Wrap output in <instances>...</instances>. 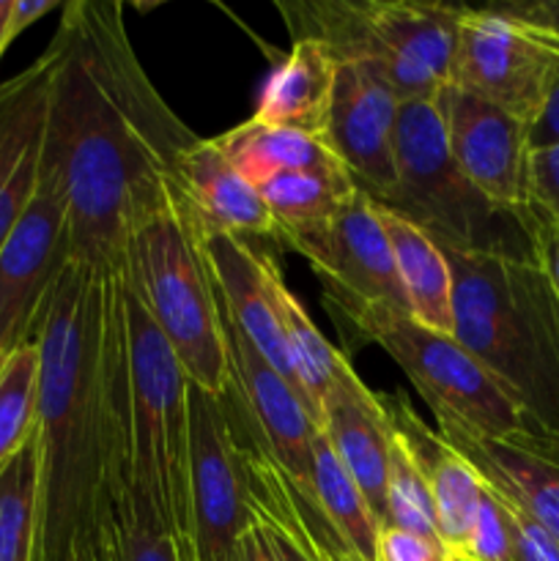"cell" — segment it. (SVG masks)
<instances>
[{
    "mask_svg": "<svg viewBox=\"0 0 559 561\" xmlns=\"http://www.w3.org/2000/svg\"><path fill=\"white\" fill-rule=\"evenodd\" d=\"M499 502H502L504 520H507L513 561H559V542L540 524H535L529 515L504 502L502 496Z\"/></svg>",
    "mask_w": 559,
    "mask_h": 561,
    "instance_id": "33",
    "label": "cell"
},
{
    "mask_svg": "<svg viewBox=\"0 0 559 561\" xmlns=\"http://www.w3.org/2000/svg\"><path fill=\"white\" fill-rule=\"evenodd\" d=\"M55 9H64V5H60L58 0H11V11L3 31V49H9L11 42H14L25 27H31L33 22H38L42 16H47L49 11Z\"/></svg>",
    "mask_w": 559,
    "mask_h": 561,
    "instance_id": "36",
    "label": "cell"
},
{
    "mask_svg": "<svg viewBox=\"0 0 559 561\" xmlns=\"http://www.w3.org/2000/svg\"><path fill=\"white\" fill-rule=\"evenodd\" d=\"M121 274L170 343L192 387L225 398L233 373L223 301L201 233L179 197L135 230Z\"/></svg>",
    "mask_w": 559,
    "mask_h": 561,
    "instance_id": "4",
    "label": "cell"
},
{
    "mask_svg": "<svg viewBox=\"0 0 559 561\" xmlns=\"http://www.w3.org/2000/svg\"><path fill=\"white\" fill-rule=\"evenodd\" d=\"M175 197L186 208L203 241L212 236L247 239V236L274 233L272 214H269L261 190H255L230 164L214 137L212 140L201 137L184 153Z\"/></svg>",
    "mask_w": 559,
    "mask_h": 561,
    "instance_id": "20",
    "label": "cell"
},
{
    "mask_svg": "<svg viewBox=\"0 0 559 561\" xmlns=\"http://www.w3.org/2000/svg\"><path fill=\"white\" fill-rule=\"evenodd\" d=\"M290 38H316L343 60L381 66L400 102H433L453 88L460 5L433 0L280 3Z\"/></svg>",
    "mask_w": 559,
    "mask_h": 561,
    "instance_id": "5",
    "label": "cell"
},
{
    "mask_svg": "<svg viewBox=\"0 0 559 561\" xmlns=\"http://www.w3.org/2000/svg\"><path fill=\"white\" fill-rule=\"evenodd\" d=\"M559 80V36L510 3L460 5L453 88L532 124Z\"/></svg>",
    "mask_w": 559,
    "mask_h": 561,
    "instance_id": "10",
    "label": "cell"
},
{
    "mask_svg": "<svg viewBox=\"0 0 559 561\" xmlns=\"http://www.w3.org/2000/svg\"><path fill=\"white\" fill-rule=\"evenodd\" d=\"M310 499L316 502V507L321 510L327 524L338 531L340 540H343L356 557L365 561L376 559V542L381 524H378V518L373 515V510L367 507L365 496H362L360 488L354 485L349 471L343 469L338 455L332 453V447H329V442L323 438V433H318L316 444H312Z\"/></svg>",
    "mask_w": 559,
    "mask_h": 561,
    "instance_id": "27",
    "label": "cell"
},
{
    "mask_svg": "<svg viewBox=\"0 0 559 561\" xmlns=\"http://www.w3.org/2000/svg\"><path fill=\"white\" fill-rule=\"evenodd\" d=\"M455 561H513L502 502H499V496L488 485L475 526H471L469 537H466L464 548H460Z\"/></svg>",
    "mask_w": 559,
    "mask_h": 561,
    "instance_id": "32",
    "label": "cell"
},
{
    "mask_svg": "<svg viewBox=\"0 0 559 561\" xmlns=\"http://www.w3.org/2000/svg\"><path fill=\"white\" fill-rule=\"evenodd\" d=\"M261 195L272 214V239L285 244L294 236L334 222L360 190L343 168H318L277 175L261 186Z\"/></svg>",
    "mask_w": 559,
    "mask_h": 561,
    "instance_id": "26",
    "label": "cell"
},
{
    "mask_svg": "<svg viewBox=\"0 0 559 561\" xmlns=\"http://www.w3.org/2000/svg\"><path fill=\"white\" fill-rule=\"evenodd\" d=\"M532 208L543 219H559V146L532 151Z\"/></svg>",
    "mask_w": 559,
    "mask_h": 561,
    "instance_id": "35",
    "label": "cell"
},
{
    "mask_svg": "<svg viewBox=\"0 0 559 561\" xmlns=\"http://www.w3.org/2000/svg\"><path fill=\"white\" fill-rule=\"evenodd\" d=\"M389 416L409 438L417 460L422 466V474L427 480L433 510H436L438 537L458 559L471 526H475L477 513H480L482 496H486V482L477 474L475 466L455 453L438 433H433L414 411L409 409L406 398L387 400Z\"/></svg>",
    "mask_w": 559,
    "mask_h": 561,
    "instance_id": "21",
    "label": "cell"
},
{
    "mask_svg": "<svg viewBox=\"0 0 559 561\" xmlns=\"http://www.w3.org/2000/svg\"><path fill=\"white\" fill-rule=\"evenodd\" d=\"M233 561H277L272 540H269V535L261 526L255 524L247 535H241V540L236 542Z\"/></svg>",
    "mask_w": 559,
    "mask_h": 561,
    "instance_id": "40",
    "label": "cell"
},
{
    "mask_svg": "<svg viewBox=\"0 0 559 561\" xmlns=\"http://www.w3.org/2000/svg\"><path fill=\"white\" fill-rule=\"evenodd\" d=\"M261 529H263V526H261ZM263 531H266V529H263ZM266 535H269V540H272L274 557H277V561H307L299 551H296L294 546H288V542H285L283 537L272 535V531H266Z\"/></svg>",
    "mask_w": 559,
    "mask_h": 561,
    "instance_id": "42",
    "label": "cell"
},
{
    "mask_svg": "<svg viewBox=\"0 0 559 561\" xmlns=\"http://www.w3.org/2000/svg\"><path fill=\"white\" fill-rule=\"evenodd\" d=\"M53 71L55 58L47 47L0 85V247L38 190Z\"/></svg>",
    "mask_w": 559,
    "mask_h": 561,
    "instance_id": "16",
    "label": "cell"
},
{
    "mask_svg": "<svg viewBox=\"0 0 559 561\" xmlns=\"http://www.w3.org/2000/svg\"><path fill=\"white\" fill-rule=\"evenodd\" d=\"M373 561H455V557L442 540L381 526Z\"/></svg>",
    "mask_w": 559,
    "mask_h": 561,
    "instance_id": "34",
    "label": "cell"
},
{
    "mask_svg": "<svg viewBox=\"0 0 559 561\" xmlns=\"http://www.w3.org/2000/svg\"><path fill=\"white\" fill-rule=\"evenodd\" d=\"M395 195L384 208L460 252L537 257V219L488 203L455 164L442 99L403 102L395 129Z\"/></svg>",
    "mask_w": 559,
    "mask_h": 561,
    "instance_id": "7",
    "label": "cell"
},
{
    "mask_svg": "<svg viewBox=\"0 0 559 561\" xmlns=\"http://www.w3.org/2000/svg\"><path fill=\"white\" fill-rule=\"evenodd\" d=\"M192 546L184 561H233L236 542L255 526L239 444L223 398L190 387Z\"/></svg>",
    "mask_w": 559,
    "mask_h": 561,
    "instance_id": "12",
    "label": "cell"
},
{
    "mask_svg": "<svg viewBox=\"0 0 559 561\" xmlns=\"http://www.w3.org/2000/svg\"><path fill=\"white\" fill-rule=\"evenodd\" d=\"M444 442L475 466L497 496L529 515L559 542V444L540 436Z\"/></svg>",
    "mask_w": 559,
    "mask_h": 561,
    "instance_id": "18",
    "label": "cell"
},
{
    "mask_svg": "<svg viewBox=\"0 0 559 561\" xmlns=\"http://www.w3.org/2000/svg\"><path fill=\"white\" fill-rule=\"evenodd\" d=\"M33 561H80L132 480L124 279L71 266L38 327Z\"/></svg>",
    "mask_w": 559,
    "mask_h": 561,
    "instance_id": "2",
    "label": "cell"
},
{
    "mask_svg": "<svg viewBox=\"0 0 559 561\" xmlns=\"http://www.w3.org/2000/svg\"><path fill=\"white\" fill-rule=\"evenodd\" d=\"M9 11H11V0H0V58L5 55L3 31H5V20H9Z\"/></svg>",
    "mask_w": 559,
    "mask_h": 561,
    "instance_id": "43",
    "label": "cell"
},
{
    "mask_svg": "<svg viewBox=\"0 0 559 561\" xmlns=\"http://www.w3.org/2000/svg\"><path fill=\"white\" fill-rule=\"evenodd\" d=\"M38 447L36 436L0 471V561L36 557Z\"/></svg>",
    "mask_w": 559,
    "mask_h": 561,
    "instance_id": "28",
    "label": "cell"
},
{
    "mask_svg": "<svg viewBox=\"0 0 559 561\" xmlns=\"http://www.w3.org/2000/svg\"><path fill=\"white\" fill-rule=\"evenodd\" d=\"M367 343L378 345L409 376L436 416L438 436L480 442L540 436L513 398L453 334L431 332L411 318H389L373 329Z\"/></svg>",
    "mask_w": 559,
    "mask_h": 561,
    "instance_id": "8",
    "label": "cell"
},
{
    "mask_svg": "<svg viewBox=\"0 0 559 561\" xmlns=\"http://www.w3.org/2000/svg\"><path fill=\"white\" fill-rule=\"evenodd\" d=\"M376 208L389 250H392L395 272H398L411 321L431 332L453 334V272H449L444 250L406 217L378 206V203Z\"/></svg>",
    "mask_w": 559,
    "mask_h": 561,
    "instance_id": "23",
    "label": "cell"
},
{
    "mask_svg": "<svg viewBox=\"0 0 559 561\" xmlns=\"http://www.w3.org/2000/svg\"><path fill=\"white\" fill-rule=\"evenodd\" d=\"M49 49L42 164L64 186L71 266L115 274L135 230L175 197L181 159L201 137L153 88L121 3H66Z\"/></svg>",
    "mask_w": 559,
    "mask_h": 561,
    "instance_id": "1",
    "label": "cell"
},
{
    "mask_svg": "<svg viewBox=\"0 0 559 561\" xmlns=\"http://www.w3.org/2000/svg\"><path fill=\"white\" fill-rule=\"evenodd\" d=\"M338 58L316 38H294L290 53L266 77L250 121L321 135L332 107Z\"/></svg>",
    "mask_w": 559,
    "mask_h": 561,
    "instance_id": "22",
    "label": "cell"
},
{
    "mask_svg": "<svg viewBox=\"0 0 559 561\" xmlns=\"http://www.w3.org/2000/svg\"><path fill=\"white\" fill-rule=\"evenodd\" d=\"M71 263L69 208L58 175L42 164L38 190L0 247V359L36 340Z\"/></svg>",
    "mask_w": 559,
    "mask_h": 561,
    "instance_id": "11",
    "label": "cell"
},
{
    "mask_svg": "<svg viewBox=\"0 0 559 561\" xmlns=\"http://www.w3.org/2000/svg\"><path fill=\"white\" fill-rule=\"evenodd\" d=\"M124 312L129 354L132 488L146 499L186 559L192 546V383L126 279Z\"/></svg>",
    "mask_w": 559,
    "mask_h": 561,
    "instance_id": "6",
    "label": "cell"
},
{
    "mask_svg": "<svg viewBox=\"0 0 559 561\" xmlns=\"http://www.w3.org/2000/svg\"><path fill=\"white\" fill-rule=\"evenodd\" d=\"M266 285L269 294H272L274 312H277L280 332H283L285 348H288L290 365H294L296 376H299L301 389H305L307 400H310L312 411L318 416V425H321V405L327 400V394L332 392L334 383L351 370L349 356L340 354L332 343L321 334V329L316 327V321L310 318V312L301 307V301L296 299L294 290L285 285L283 272H280L277 261L266 252Z\"/></svg>",
    "mask_w": 559,
    "mask_h": 561,
    "instance_id": "25",
    "label": "cell"
},
{
    "mask_svg": "<svg viewBox=\"0 0 559 561\" xmlns=\"http://www.w3.org/2000/svg\"><path fill=\"white\" fill-rule=\"evenodd\" d=\"M449 153L471 186L502 211L537 219L532 208L529 124L471 93L442 96Z\"/></svg>",
    "mask_w": 559,
    "mask_h": 561,
    "instance_id": "14",
    "label": "cell"
},
{
    "mask_svg": "<svg viewBox=\"0 0 559 561\" xmlns=\"http://www.w3.org/2000/svg\"><path fill=\"white\" fill-rule=\"evenodd\" d=\"M233 383L228 398L274 463L305 496H312V444L321 433L310 405L263 359L223 310Z\"/></svg>",
    "mask_w": 559,
    "mask_h": 561,
    "instance_id": "15",
    "label": "cell"
},
{
    "mask_svg": "<svg viewBox=\"0 0 559 561\" xmlns=\"http://www.w3.org/2000/svg\"><path fill=\"white\" fill-rule=\"evenodd\" d=\"M115 520L124 561H184L179 542L159 524L146 499L132 488V480L115 499Z\"/></svg>",
    "mask_w": 559,
    "mask_h": 561,
    "instance_id": "31",
    "label": "cell"
},
{
    "mask_svg": "<svg viewBox=\"0 0 559 561\" xmlns=\"http://www.w3.org/2000/svg\"><path fill=\"white\" fill-rule=\"evenodd\" d=\"M0 362H3V359H0Z\"/></svg>",
    "mask_w": 559,
    "mask_h": 561,
    "instance_id": "44",
    "label": "cell"
},
{
    "mask_svg": "<svg viewBox=\"0 0 559 561\" xmlns=\"http://www.w3.org/2000/svg\"><path fill=\"white\" fill-rule=\"evenodd\" d=\"M38 367V340L0 362V471L36 436Z\"/></svg>",
    "mask_w": 559,
    "mask_h": 561,
    "instance_id": "30",
    "label": "cell"
},
{
    "mask_svg": "<svg viewBox=\"0 0 559 561\" xmlns=\"http://www.w3.org/2000/svg\"><path fill=\"white\" fill-rule=\"evenodd\" d=\"M537 261L543 263L559 296V219L540 217V225H537Z\"/></svg>",
    "mask_w": 559,
    "mask_h": 561,
    "instance_id": "39",
    "label": "cell"
},
{
    "mask_svg": "<svg viewBox=\"0 0 559 561\" xmlns=\"http://www.w3.org/2000/svg\"><path fill=\"white\" fill-rule=\"evenodd\" d=\"M400 99L381 66L343 60L334 77L323 140L362 195L387 206L395 195V129Z\"/></svg>",
    "mask_w": 559,
    "mask_h": 561,
    "instance_id": "13",
    "label": "cell"
},
{
    "mask_svg": "<svg viewBox=\"0 0 559 561\" xmlns=\"http://www.w3.org/2000/svg\"><path fill=\"white\" fill-rule=\"evenodd\" d=\"M384 526L431 537V540H442L422 466L417 460L414 449H411L409 438L400 433L395 422L392 436H389L387 482H384Z\"/></svg>",
    "mask_w": 559,
    "mask_h": 561,
    "instance_id": "29",
    "label": "cell"
},
{
    "mask_svg": "<svg viewBox=\"0 0 559 561\" xmlns=\"http://www.w3.org/2000/svg\"><path fill=\"white\" fill-rule=\"evenodd\" d=\"M214 142L255 190L283 173L343 168L321 135L290 126H263L247 118L244 124L214 137Z\"/></svg>",
    "mask_w": 559,
    "mask_h": 561,
    "instance_id": "24",
    "label": "cell"
},
{
    "mask_svg": "<svg viewBox=\"0 0 559 561\" xmlns=\"http://www.w3.org/2000/svg\"><path fill=\"white\" fill-rule=\"evenodd\" d=\"M442 250L453 272V337L559 444V296L548 272L537 257Z\"/></svg>",
    "mask_w": 559,
    "mask_h": 561,
    "instance_id": "3",
    "label": "cell"
},
{
    "mask_svg": "<svg viewBox=\"0 0 559 561\" xmlns=\"http://www.w3.org/2000/svg\"><path fill=\"white\" fill-rule=\"evenodd\" d=\"M203 247H206V257L212 263L223 310L241 329V334L255 345L258 354L310 405L299 383V376L290 365L288 348H285L283 332H280L277 312H274L272 305V294H269L266 268H263L266 250H258L255 244H250L241 236H212V239L203 241Z\"/></svg>",
    "mask_w": 559,
    "mask_h": 561,
    "instance_id": "19",
    "label": "cell"
},
{
    "mask_svg": "<svg viewBox=\"0 0 559 561\" xmlns=\"http://www.w3.org/2000/svg\"><path fill=\"white\" fill-rule=\"evenodd\" d=\"M510 5H513L521 16L537 22V25H543L546 31H551L554 36H559V0H526V3L515 0V3Z\"/></svg>",
    "mask_w": 559,
    "mask_h": 561,
    "instance_id": "41",
    "label": "cell"
},
{
    "mask_svg": "<svg viewBox=\"0 0 559 561\" xmlns=\"http://www.w3.org/2000/svg\"><path fill=\"white\" fill-rule=\"evenodd\" d=\"M559 146V80L554 91L548 93L546 104L537 113V118L529 124V148L540 151V148Z\"/></svg>",
    "mask_w": 559,
    "mask_h": 561,
    "instance_id": "38",
    "label": "cell"
},
{
    "mask_svg": "<svg viewBox=\"0 0 559 561\" xmlns=\"http://www.w3.org/2000/svg\"><path fill=\"white\" fill-rule=\"evenodd\" d=\"M80 561H124V551H121L118 520H115V502H113V507L104 513L102 524H99L96 535H93L91 546H88V551L82 553Z\"/></svg>",
    "mask_w": 559,
    "mask_h": 561,
    "instance_id": "37",
    "label": "cell"
},
{
    "mask_svg": "<svg viewBox=\"0 0 559 561\" xmlns=\"http://www.w3.org/2000/svg\"><path fill=\"white\" fill-rule=\"evenodd\" d=\"M283 247L310 263L351 348L365 345L378 323L411 318L378 208L362 192L327 228L294 236Z\"/></svg>",
    "mask_w": 559,
    "mask_h": 561,
    "instance_id": "9",
    "label": "cell"
},
{
    "mask_svg": "<svg viewBox=\"0 0 559 561\" xmlns=\"http://www.w3.org/2000/svg\"><path fill=\"white\" fill-rule=\"evenodd\" d=\"M321 433L384 526V482L392 436L387 398L367 389L351 367L323 400Z\"/></svg>",
    "mask_w": 559,
    "mask_h": 561,
    "instance_id": "17",
    "label": "cell"
}]
</instances>
